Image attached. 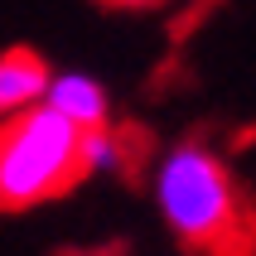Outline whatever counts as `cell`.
Segmentation results:
<instances>
[{"mask_svg":"<svg viewBox=\"0 0 256 256\" xmlns=\"http://www.w3.org/2000/svg\"><path fill=\"white\" fill-rule=\"evenodd\" d=\"M155 203L188 252H252L256 222L218 150L188 140L160 160Z\"/></svg>","mask_w":256,"mask_h":256,"instance_id":"1","label":"cell"},{"mask_svg":"<svg viewBox=\"0 0 256 256\" xmlns=\"http://www.w3.org/2000/svg\"><path fill=\"white\" fill-rule=\"evenodd\" d=\"M82 130L48 102L0 116V213H24L63 198L82 174Z\"/></svg>","mask_w":256,"mask_h":256,"instance_id":"2","label":"cell"},{"mask_svg":"<svg viewBox=\"0 0 256 256\" xmlns=\"http://www.w3.org/2000/svg\"><path fill=\"white\" fill-rule=\"evenodd\" d=\"M97 5H112V10H150L160 0H97Z\"/></svg>","mask_w":256,"mask_h":256,"instance_id":"6","label":"cell"},{"mask_svg":"<svg viewBox=\"0 0 256 256\" xmlns=\"http://www.w3.org/2000/svg\"><path fill=\"white\" fill-rule=\"evenodd\" d=\"M48 78H54V72H48V63H44L34 48H5V54H0V116L44 102Z\"/></svg>","mask_w":256,"mask_h":256,"instance_id":"4","label":"cell"},{"mask_svg":"<svg viewBox=\"0 0 256 256\" xmlns=\"http://www.w3.org/2000/svg\"><path fill=\"white\" fill-rule=\"evenodd\" d=\"M44 102H48L58 116H68L78 130L106 126V112H112L102 82H97V78H87V72H54L48 87H44Z\"/></svg>","mask_w":256,"mask_h":256,"instance_id":"3","label":"cell"},{"mask_svg":"<svg viewBox=\"0 0 256 256\" xmlns=\"http://www.w3.org/2000/svg\"><path fill=\"white\" fill-rule=\"evenodd\" d=\"M78 155H82V174H116V170H126V150H121V140H116L106 126L82 130Z\"/></svg>","mask_w":256,"mask_h":256,"instance_id":"5","label":"cell"}]
</instances>
